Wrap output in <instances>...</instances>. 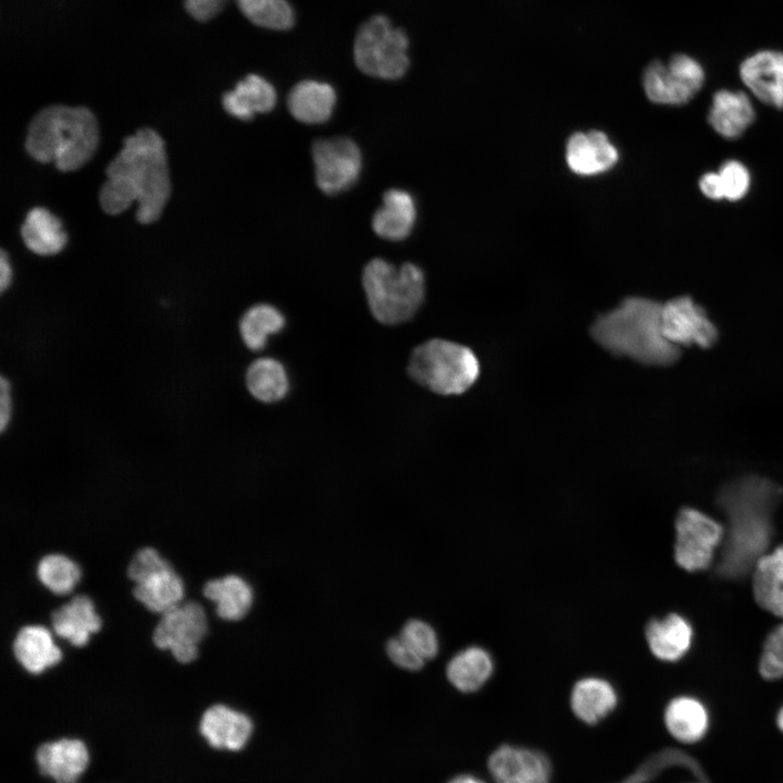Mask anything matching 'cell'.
<instances>
[{
    "label": "cell",
    "instance_id": "21",
    "mask_svg": "<svg viewBox=\"0 0 783 783\" xmlns=\"http://www.w3.org/2000/svg\"><path fill=\"white\" fill-rule=\"evenodd\" d=\"M417 220V207L410 192L391 188L384 192L382 206L372 217L374 233L383 239L399 241L407 238Z\"/></svg>",
    "mask_w": 783,
    "mask_h": 783
},
{
    "label": "cell",
    "instance_id": "7",
    "mask_svg": "<svg viewBox=\"0 0 783 783\" xmlns=\"http://www.w3.org/2000/svg\"><path fill=\"white\" fill-rule=\"evenodd\" d=\"M408 46V37L401 28L394 27L384 15H374L357 32L355 63L369 76L398 79L409 67Z\"/></svg>",
    "mask_w": 783,
    "mask_h": 783
},
{
    "label": "cell",
    "instance_id": "18",
    "mask_svg": "<svg viewBox=\"0 0 783 783\" xmlns=\"http://www.w3.org/2000/svg\"><path fill=\"white\" fill-rule=\"evenodd\" d=\"M251 731L249 717L221 704L209 707L200 721L201 734L215 748L240 749Z\"/></svg>",
    "mask_w": 783,
    "mask_h": 783
},
{
    "label": "cell",
    "instance_id": "37",
    "mask_svg": "<svg viewBox=\"0 0 783 783\" xmlns=\"http://www.w3.org/2000/svg\"><path fill=\"white\" fill-rule=\"evenodd\" d=\"M759 672L767 680L783 678V623L774 627L765 641Z\"/></svg>",
    "mask_w": 783,
    "mask_h": 783
},
{
    "label": "cell",
    "instance_id": "15",
    "mask_svg": "<svg viewBox=\"0 0 783 783\" xmlns=\"http://www.w3.org/2000/svg\"><path fill=\"white\" fill-rule=\"evenodd\" d=\"M739 76L750 92L765 104L783 109V52L760 50L739 65Z\"/></svg>",
    "mask_w": 783,
    "mask_h": 783
},
{
    "label": "cell",
    "instance_id": "17",
    "mask_svg": "<svg viewBox=\"0 0 783 783\" xmlns=\"http://www.w3.org/2000/svg\"><path fill=\"white\" fill-rule=\"evenodd\" d=\"M51 629L53 633L74 647H84L90 635L101 630L102 620L96 612L91 598L85 594H77L66 604L51 612Z\"/></svg>",
    "mask_w": 783,
    "mask_h": 783
},
{
    "label": "cell",
    "instance_id": "5",
    "mask_svg": "<svg viewBox=\"0 0 783 783\" xmlns=\"http://www.w3.org/2000/svg\"><path fill=\"white\" fill-rule=\"evenodd\" d=\"M362 286L372 315L386 325L412 319L425 296L424 274L411 262L397 268L384 259H372L362 272Z\"/></svg>",
    "mask_w": 783,
    "mask_h": 783
},
{
    "label": "cell",
    "instance_id": "6",
    "mask_svg": "<svg viewBox=\"0 0 783 783\" xmlns=\"http://www.w3.org/2000/svg\"><path fill=\"white\" fill-rule=\"evenodd\" d=\"M408 373L414 382L433 393L460 395L477 380L480 364L470 348L435 338L412 350Z\"/></svg>",
    "mask_w": 783,
    "mask_h": 783
},
{
    "label": "cell",
    "instance_id": "11",
    "mask_svg": "<svg viewBox=\"0 0 783 783\" xmlns=\"http://www.w3.org/2000/svg\"><path fill=\"white\" fill-rule=\"evenodd\" d=\"M724 537V527L706 513L683 508L675 519L674 559L686 571L710 567L716 549Z\"/></svg>",
    "mask_w": 783,
    "mask_h": 783
},
{
    "label": "cell",
    "instance_id": "39",
    "mask_svg": "<svg viewBox=\"0 0 783 783\" xmlns=\"http://www.w3.org/2000/svg\"><path fill=\"white\" fill-rule=\"evenodd\" d=\"M386 651L395 664L406 670L417 671L425 663V660L420 657L400 636L388 641Z\"/></svg>",
    "mask_w": 783,
    "mask_h": 783
},
{
    "label": "cell",
    "instance_id": "23",
    "mask_svg": "<svg viewBox=\"0 0 783 783\" xmlns=\"http://www.w3.org/2000/svg\"><path fill=\"white\" fill-rule=\"evenodd\" d=\"M336 100V91L332 85L315 79H303L290 89L287 108L301 123L321 124L332 116Z\"/></svg>",
    "mask_w": 783,
    "mask_h": 783
},
{
    "label": "cell",
    "instance_id": "24",
    "mask_svg": "<svg viewBox=\"0 0 783 783\" xmlns=\"http://www.w3.org/2000/svg\"><path fill=\"white\" fill-rule=\"evenodd\" d=\"M274 86L264 77L249 74L232 91L224 94L222 104L232 116L248 121L258 113L270 112L276 104Z\"/></svg>",
    "mask_w": 783,
    "mask_h": 783
},
{
    "label": "cell",
    "instance_id": "44",
    "mask_svg": "<svg viewBox=\"0 0 783 783\" xmlns=\"http://www.w3.org/2000/svg\"><path fill=\"white\" fill-rule=\"evenodd\" d=\"M448 783H485V782L477 779L476 776L463 774V775H458V776L453 778Z\"/></svg>",
    "mask_w": 783,
    "mask_h": 783
},
{
    "label": "cell",
    "instance_id": "10",
    "mask_svg": "<svg viewBox=\"0 0 783 783\" xmlns=\"http://www.w3.org/2000/svg\"><path fill=\"white\" fill-rule=\"evenodd\" d=\"M208 632V619L195 600L182 601L161 614L151 639L161 650H170L175 661L188 664L198 657V644Z\"/></svg>",
    "mask_w": 783,
    "mask_h": 783
},
{
    "label": "cell",
    "instance_id": "30",
    "mask_svg": "<svg viewBox=\"0 0 783 783\" xmlns=\"http://www.w3.org/2000/svg\"><path fill=\"white\" fill-rule=\"evenodd\" d=\"M664 723L670 734L678 741L695 743L708 729V712L698 699L681 696L672 699L667 706Z\"/></svg>",
    "mask_w": 783,
    "mask_h": 783
},
{
    "label": "cell",
    "instance_id": "12",
    "mask_svg": "<svg viewBox=\"0 0 783 783\" xmlns=\"http://www.w3.org/2000/svg\"><path fill=\"white\" fill-rule=\"evenodd\" d=\"M315 182L327 195L349 189L362 169V154L357 144L347 137L315 140L312 145Z\"/></svg>",
    "mask_w": 783,
    "mask_h": 783
},
{
    "label": "cell",
    "instance_id": "29",
    "mask_svg": "<svg viewBox=\"0 0 783 783\" xmlns=\"http://www.w3.org/2000/svg\"><path fill=\"white\" fill-rule=\"evenodd\" d=\"M617 705V693L606 680L585 678L576 682L571 693V708L574 714L588 724H594L611 712Z\"/></svg>",
    "mask_w": 783,
    "mask_h": 783
},
{
    "label": "cell",
    "instance_id": "9",
    "mask_svg": "<svg viewBox=\"0 0 783 783\" xmlns=\"http://www.w3.org/2000/svg\"><path fill=\"white\" fill-rule=\"evenodd\" d=\"M705 83L703 65L685 53L673 54L667 62L651 61L643 73V88L654 103L682 105L689 102Z\"/></svg>",
    "mask_w": 783,
    "mask_h": 783
},
{
    "label": "cell",
    "instance_id": "34",
    "mask_svg": "<svg viewBox=\"0 0 783 783\" xmlns=\"http://www.w3.org/2000/svg\"><path fill=\"white\" fill-rule=\"evenodd\" d=\"M80 575L78 564L62 554L45 555L36 564L37 580L55 595L71 593L79 582Z\"/></svg>",
    "mask_w": 783,
    "mask_h": 783
},
{
    "label": "cell",
    "instance_id": "8",
    "mask_svg": "<svg viewBox=\"0 0 783 783\" xmlns=\"http://www.w3.org/2000/svg\"><path fill=\"white\" fill-rule=\"evenodd\" d=\"M132 594L147 610L164 613L182 602L184 583L173 566L152 547L136 550L126 568Z\"/></svg>",
    "mask_w": 783,
    "mask_h": 783
},
{
    "label": "cell",
    "instance_id": "31",
    "mask_svg": "<svg viewBox=\"0 0 783 783\" xmlns=\"http://www.w3.org/2000/svg\"><path fill=\"white\" fill-rule=\"evenodd\" d=\"M245 383L250 395L265 403L282 400L289 389V380L284 365L270 357L258 358L249 364Z\"/></svg>",
    "mask_w": 783,
    "mask_h": 783
},
{
    "label": "cell",
    "instance_id": "1",
    "mask_svg": "<svg viewBox=\"0 0 783 783\" xmlns=\"http://www.w3.org/2000/svg\"><path fill=\"white\" fill-rule=\"evenodd\" d=\"M105 175L99 192L105 213L120 214L136 202L139 223L159 220L171 195V179L165 144L156 130L141 128L126 137Z\"/></svg>",
    "mask_w": 783,
    "mask_h": 783
},
{
    "label": "cell",
    "instance_id": "36",
    "mask_svg": "<svg viewBox=\"0 0 783 783\" xmlns=\"http://www.w3.org/2000/svg\"><path fill=\"white\" fill-rule=\"evenodd\" d=\"M399 636L425 661L437 655V635L434 629L424 621H408Z\"/></svg>",
    "mask_w": 783,
    "mask_h": 783
},
{
    "label": "cell",
    "instance_id": "41",
    "mask_svg": "<svg viewBox=\"0 0 783 783\" xmlns=\"http://www.w3.org/2000/svg\"><path fill=\"white\" fill-rule=\"evenodd\" d=\"M13 417L12 385L4 375L0 378V431L4 433Z\"/></svg>",
    "mask_w": 783,
    "mask_h": 783
},
{
    "label": "cell",
    "instance_id": "25",
    "mask_svg": "<svg viewBox=\"0 0 783 783\" xmlns=\"http://www.w3.org/2000/svg\"><path fill=\"white\" fill-rule=\"evenodd\" d=\"M645 636L655 657L663 661H676L689 649L693 629L682 616L670 613L662 619L651 620L646 626Z\"/></svg>",
    "mask_w": 783,
    "mask_h": 783
},
{
    "label": "cell",
    "instance_id": "14",
    "mask_svg": "<svg viewBox=\"0 0 783 783\" xmlns=\"http://www.w3.org/2000/svg\"><path fill=\"white\" fill-rule=\"evenodd\" d=\"M496 783H549L550 763L537 750L502 745L488 759Z\"/></svg>",
    "mask_w": 783,
    "mask_h": 783
},
{
    "label": "cell",
    "instance_id": "43",
    "mask_svg": "<svg viewBox=\"0 0 783 783\" xmlns=\"http://www.w3.org/2000/svg\"><path fill=\"white\" fill-rule=\"evenodd\" d=\"M12 282V268L4 250L0 254V290L4 293Z\"/></svg>",
    "mask_w": 783,
    "mask_h": 783
},
{
    "label": "cell",
    "instance_id": "3",
    "mask_svg": "<svg viewBox=\"0 0 783 783\" xmlns=\"http://www.w3.org/2000/svg\"><path fill=\"white\" fill-rule=\"evenodd\" d=\"M661 306L649 298H625L595 320L592 337L614 356L646 365H670L680 358L681 349L663 335Z\"/></svg>",
    "mask_w": 783,
    "mask_h": 783
},
{
    "label": "cell",
    "instance_id": "20",
    "mask_svg": "<svg viewBox=\"0 0 783 783\" xmlns=\"http://www.w3.org/2000/svg\"><path fill=\"white\" fill-rule=\"evenodd\" d=\"M12 654L28 673L37 675L62 659L61 649L53 643L51 633L42 625H24L12 642Z\"/></svg>",
    "mask_w": 783,
    "mask_h": 783
},
{
    "label": "cell",
    "instance_id": "42",
    "mask_svg": "<svg viewBox=\"0 0 783 783\" xmlns=\"http://www.w3.org/2000/svg\"><path fill=\"white\" fill-rule=\"evenodd\" d=\"M698 186L701 194L708 199H724L723 187L718 171L704 173L699 178Z\"/></svg>",
    "mask_w": 783,
    "mask_h": 783
},
{
    "label": "cell",
    "instance_id": "4",
    "mask_svg": "<svg viewBox=\"0 0 783 783\" xmlns=\"http://www.w3.org/2000/svg\"><path fill=\"white\" fill-rule=\"evenodd\" d=\"M99 128L85 107L49 105L30 121L25 148L41 163L53 162L62 172L80 169L95 154Z\"/></svg>",
    "mask_w": 783,
    "mask_h": 783
},
{
    "label": "cell",
    "instance_id": "35",
    "mask_svg": "<svg viewBox=\"0 0 783 783\" xmlns=\"http://www.w3.org/2000/svg\"><path fill=\"white\" fill-rule=\"evenodd\" d=\"M241 13L254 25L273 30L293 27L295 14L286 0H235Z\"/></svg>",
    "mask_w": 783,
    "mask_h": 783
},
{
    "label": "cell",
    "instance_id": "45",
    "mask_svg": "<svg viewBox=\"0 0 783 783\" xmlns=\"http://www.w3.org/2000/svg\"><path fill=\"white\" fill-rule=\"evenodd\" d=\"M776 723H778L779 729L783 732V706L781 707V709L778 712Z\"/></svg>",
    "mask_w": 783,
    "mask_h": 783
},
{
    "label": "cell",
    "instance_id": "38",
    "mask_svg": "<svg viewBox=\"0 0 783 783\" xmlns=\"http://www.w3.org/2000/svg\"><path fill=\"white\" fill-rule=\"evenodd\" d=\"M721 178L724 199L737 201L743 199L750 187V173L748 169L737 160H726L718 170Z\"/></svg>",
    "mask_w": 783,
    "mask_h": 783
},
{
    "label": "cell",
    "instance_id": "2",
    "mask_svg": "<svg viewBox=\"0 0 783 783\" xmlns=\"http://www.w3.org/2000/svg\"><path fill=\"white\" fill-rule=\"evenodd\" d=\"M782 490L771 480L747 475L724 485L718 505L728 518L721 574L733 577L753 569L771 539V514Z\"/></svg>",
    "mask_w": 783,
    "mask_h": 783
},
{
    "label": "cell",
    "instance_id": "32",
    "mask_svg": "<svg viewBox=\"0 0 783 783\" xmlns=\"http://www.w3.org/2000/svg\"><path fill=\"white\" fill-rule=\"evenodd\" d=\"M494 670L490 655L481 647H469L458 652L447 664L449 682L460 692L480 689Z\"/></svg>",
    "mask_w": 783,
    "mask_h": 783
},
{
    "label": "cell",
    "instance_id": "16",
    "mask_svg": "<svg viewBox=\"0 0 783 783\" xmlns=\"http://www.w3.org/2000/svg\"><path fill=\"white\" fill-rule=\"evenodd\" d=\"M619 160V152L600 130L576 132L567 141L566 161L569 169L583 176L605 173Z\"/></svg>",
    "mask_w": 783,
    "mask_h": 783
},
{
    "label": "cell",
    "instance_id": "26",
    "mask_svg": "<svg viewBox=\"0 0 783 783\" xmlns=\"http://www.w3.org/2000/svg\"><path fill=\"white\" fill-rule=\"evenodd\" d=\"M202 595L215 605V612L222 620H241L253 601L251 586L241 576L228 574L204 583Z\"/></svg>",
    "mask_w": 783,
    "mask_h": 783
},
{
    "label": "cell",
    "instance_id": "19",
    "mask_svg": "<svg viewBox=\"0 0 783 783\" xmlns=\"http://www.w3.org/2000/svg\"><path fill=\"white\" fill-rule=\"evenodd\" d=\"M36 760L40 772L55 783H75L87 766L88 753L79 739L63 738L40 745Z\"/></svg>",
    "mask_w": 783,
    "mask_h": 783
},
{
    "label": "cell",
    "instance_id": "33",
    "mask_svg": "<svg viewBox=\"0 0 783 783\" xmlns=\"http://www.w3.org/2000/svg\"><path fill=\"white\" fill-rule=\"evenodd\" d=\"M285 325L283 313L272 304L258 303L247 309L238 323V332L245 346L251 351L262 350L271 335Z\"/></svg>",
    "mask_w": 783,
    "mask_h": 783
},
{
    "label": "cell",
    "instance_id": "28",
    "mask_svg": "<svg viewBox=\"0 0 783 783\" xmlns=\"http://www.w3.org/2000/svg\"><path fill=\"white\" fill-rule=\"evenodd\" d=\"M25 246L39 256L59 253L67 243L62 222L48 209L36 207L28 211L21 227Z\"/></svg>",
    "mask_w": 783,
    "mask_h": 783
},
{
    "label": "cell",
    "instance_id": "13",
    "mask_svg": "<svg viewBox=\"0 0 783 783\" xmlns=\"http://www.w3.org/2000/svg\"><path fill=\"white\" fill-rule=\"evenodd\" d=\"M664 337L678 348H709L718 340V328L705 309L689 296L675 297L661 306Z\"/></svg>",
    "mask_w": 783,
    "mask_h": 783
},
{
    "label": "cell",
    "instance_id": "22",
    "mask_svg": "<svg viewBox=\"0 0 783 783\" xmlns=\"http://www.w3.org/2000/svg\"><path fill=\"white\" fill-rule=\"evenodd\" d=\"M754 120L755 109L745 92L720 89L712 96L708 123L721 137H739Z\"/></svg>",
    "mask_w": 783,
    "mask_h": 783
},
{
    "label": "cell",
    "instance_id": "27",
    "mask_svg": "<svg viewBox=\"0 0 783 783\" xmlns=\"http://www.w3.org/2000/svg\"><path fill=\"white\" fill-rule=\"evenodd\" d=\"M753 594L762 609L783 618V545L762 555L755 563Z\"/></svg>",
    "mask_w": 783,
    "mask_h": 783
},
{
    "label": "cell",
    "instance_id": "40",
    "mask_svg": "<svg viewBox=\"0 0 783 783\" xmlns=\"http://www.w3.org/2000/svg\"><path fill=\"white\" fill-rule=\"evenodd\" d=\"M227 0H184L188 14L199 22L213 18L226 4Z\"/></svg>",
    "mask_w": 783,
    "mask_h": 783
}]
</instances>
